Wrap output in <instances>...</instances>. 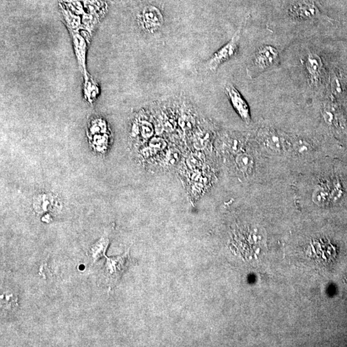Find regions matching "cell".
<instances>
[{
	"instance_id": "4",
	"label": "cell",
	"mask_w": 347,
	"mask_h": 347,
	"mask_svg": "<svg viewBox=\"0 0 347 347\" xmlns=\"http://www.w3.org/2000/svg\"><path fill=\"white\" fill-rule=\"evenodd\" d=\"M288 15L293 20L300 21H309L322 19L327 21H332L327 16L323 15L320 9L315 2L312 1H299L295 2L288 9Z\"/></svg>"
},
{
	"instance_id": "14",
	"label": "cell",
	"mask_w": 347,
	"mask_h": 347,
	"mask_svg": "<svg viewBox=\"0 0 347 347\" xmlns=\"http://www.w3.org/2000/svg\"><path fill=\"white\" fill-rule=\"evenodd\" d=\"M142 134L145 138L151 137L153 135V127L148 122L144 121L142 124Z\"/></svg>"
},
{
	"instance_id": "16",
	"label": "cell",
	"mask_w": 347,
	"mask_h": 347,
	"mask_svg": "<svg viewBox=\"0 0 347 347\" xmlns=\"http://www.w3.org/2000/svg\"><path fill=\"white\" fill-rule=\"evenodd\" d=\"M180 126L184 130H190L192 127V121L188 117H183L180 121Z\"/></svg>"
},
{
	"instance_id": "13",
	"label": "cell",
	"mask_w": 347,
	"mask_h": 347,
	"mask_svg": "<svg viewBox=\"0 0 347 347\" xmlns=\"http://www.w3.org/2000/svg\"><path fill=\"white\" fill-rule=\"evenodd\" d=\"M209 140V135L208 133L201 132L199 133L194 138V146L196 149H203Z\"/></svg>"
},
{
	"instance_id": "1",
	"label": "cell",
	"mask_w": 347,
	"mask_h": 347,
	"mask_svg": "<svg viewBox=\"0 0 347 347\" xmlns=\"http://www.w3.org/2000/svg\"><path fill=\"white\" fill-rule=\"evenodd\" d=\"M280 52L270 44L260 46L252 56L246 67V74L250 79H255L277 64Z\"/></svg>"
},
{
	"instance_id": "9",
	"label": "cell",
	"mask_w": 347,
	"mask_h": 347,
	"mask_svg": "<svg viewBox=\"0 0 347 347\" xmlns=\"http://www.w3.org/2000/svg\"><path fill=\"white\" fill-rule=\"evenodd\" d=\"M237 167L244 175H252L254 168V159L250 154L242 152L239 153L236 158Z\"/></svg>"
},
{
	"instance_id": "12",
	"label": "cell",
	"mask_w": 347,
	"mask_h": 347,
	"mask_svg": "<svg viewBox=\"0 0 347 347\" xmlns=\"http://www.w3.org/2000/svg\"><path fill=\"white\" fill-rule=\"evenodd\" d=\"M330 192L325 185H317L314 189L312 198L317 205H323L329 199Z\"/></svg>"
},
{
	"instance_id": "11",
	"label": "cell",
	"mask_w": 347,
	"mask_h": 347,
	"mask_svg": "<svg viewBox=\"0 0 347 347\" xmlns=\"http://www.w3.org/2000/svg\"><path fill=\"white\" fill-rule=\"evenodd\" d=\"M292 149L298 155L304 156L308 155L313 150V145L308 140L303 138H297L291 141Z\"/></svg>"
},
{
	"instance_id": "15",
	"label": "cell",
	"mask_w": 347,
	"mask_h": 347,
	"mask_svg": "<svg viewBox=\"0 0 347 347\" xmlns=\"http://www.w3.org/2000/svg\"><path fill=\"white\" fill-rule=\"evenodd\" d=\"M168 165H175L177 161L179 160L180 153L179 152L171 151L168 153L167 157Z\"/></svg>"
},
{
	"instance_id": "8",
	"label": "cell",
	"mask_w": 347,
	"mask_h": 347,
	"mask_svg": "<svg viewBox=\"0 0 347 347\" xmlns=\"http://www.w3.org/2000/svg\"><path fill=\"white\" fill-rule=\"evenodd\" d=\"M142 22L144 29L149 32H154L162 27L163 16L156 7H145L142 14Z\"/></svg>"
},
{
	"instance_id": "5",
	"label": "cell",
	"mask_w": 347,
	"mask_h": 347,
	"mask_svg": "<svg viewBox=\"0 0 347 347\" xmlns=\"http://www.w3.org/2000/svg\"><path fill=\"white\" fill-rule=\"evenodd\" d=\"M309 83L318 86L322 81L325 67L322 57L316 51L309 50L302 60Z\"/></svg>"
},
{
	"instance_id": "3",
	"label": "cell",
	"mask_w": 347,
	"mask_h": 347,
	"mask_svg": "<svg viewBox=\"0 0 347 347\" xmlns=\"http://www.w3.org/2000/svg\"><path fill=\"white\" fill-rule=\"evenodd\" d=\"M105 258L106 262L103 269V276L105 282L111 287L118 282L123 274L130 266L132 260L130 255V250L126 251L121 256Z\"/></svg>"
},
{
	"instance_id": "2",
	"label": "cell",
	"mask_w": 347,
	"mask_h": 347,
	"mask_svg": "<svg viewBox=\"0 0 347 347\" xmlns=\"http://www.w3.org/2000/svg\"><path fill=\"white\" fill-rule=\"evenodd\" d=\"M246 22L245 21L239 26L238 29L236 30L235 34L228 43L213 53L210 60L206 63V67L208 70L212 72L216 71L222 63L228 62L232 58L235 57L238 52L243 27Z\"/></svg>"
},
{
	"instance_id": "7",
	"label": "cell",
	"mask_w": 347,
	"mask_h": 347,
	"mask_svg": "<svg viewBox=\"0 0 347 347\" xmlns=\"http://www.w3.org/2000/svg\"><path fill=\"white\" fill-rule=\"evenodd\" d=\"M225 93L235 109L237 113L245 123L249 124L252 121L249 105L246 102L238 89L230 83H227L224 88Z\"/></svg>"
},
{
	"instance_id": "6",
	"label": "cell",
	"mask_w": 347,
	"mask_h": 347,
	"mask_svg": "<svg viewBox=\"0 0 347 347\" xmlns=\"http://www.w3.org/2000/svg\"><path fill=\"white\" fill-rule=\"evenodd\" d=\"M261 137L264 146L273 153L282 154L292 149L291 141L286 136L273 129H265Z\"/></svg>"
},
{
	"instance_id": "10",
	"label": "cell",
	"mask_w": 347,
	"mask_h": 347,
	"mask_svg": "<svg viewBox=\"0 0 347 347\" xmlns=\"http://www.w3.org/2000/svg\"><path fill=\"white\" fill-rule=\"evenodd\" d=\"M109 244V239L107 237L103 236L101 239L96 242L94 245L91 246L88 254L92 258L93 262L97 261L100 258L105 256V251Z\"/></svg>"
}]
</instances>
